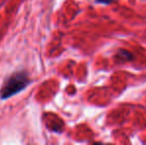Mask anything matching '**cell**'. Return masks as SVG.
Instances as JSON below:
<instances>
[{"mask_svg": "<svg viewBox=\"0 0 146 145\" xmlns=\"http://www.w3.org/2000/svg\"><path fill=\"white\" fill-rule=\"evenodd\" d=\"M31 83V79L26 71H17L6 79L0 91V99H7L21 93Z\"/></svg>", "mask_w": 146, "mask_h": 145, "instance_id": "1", "label": "cell"}, {"mask_svg": "<svg viewBox=\"0 0 146 145\" xmlns=\"http://www.w3.org/2000/svg\"><path fill=\"white\" fill-rule=\"evenodd\" d=\"M115 58L117 61H120V62H128V61L133 60V54L128 52L127 50L120 49L115 54Z\"/></svg>", "mask_w": 146, "mask_h": 145, "instance_id": "2", "label": "cell"}, {"mask_svg": "<svg viewBox=\"0 0 146 145\" xmlns=\"http://www.w3.org/2000/svg\"><path fill=\"white\" fill-rule=\"evenodd\" d=\"M96 2H98V3H102V4H110L111 3L112 1H114V0H96Z\"/></svg>", "mask_w": 146, "mask_h": 145, "instance_id": "3", "label": "cell"}]
</instances>
